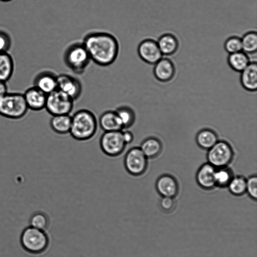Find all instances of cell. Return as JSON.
Wrapping results in <instances>:
<instances>
[{"label": "cell", "mask_w": 257, "mask_h": 257, "mask_svg": "<svg viewBox=\"0 0 257 257\" xmlns=\"http://www.w3.org/2000/svg\"><path fill=\"white\" fill-rule=\"evenodd\" d=\"M14 71V61L12 56L7 52L0 53V80L7 82Z\"/></svg>", "instance_id": "44dd1931"}, {"label": "cell", "mask_w": 257, "mask_h": 257, "mask_svg": "<svg viewBox=\"0 0 257 257\" xmlns=\"http://www.w3.org/2000/svg\"><path fill=\"white\" fill-rule=\"evenodd\" d=\"M74 100L60 90L47 94L45 108L52 115L70 114L74 106Z\"/></svg>", "instance_id": "8992f818"}, {"label": "cell", "mask_w": 257, "mask_h": 257, "mask_svg": "<svg viewBox=\"0 0 257 257\" xmlns=\"http://www.w3.org/2000/svg\"><path fill=\"white\" fill-rule=\"evenodd\" d=\"M12 0H0V1L3 2H9L10 1H12Z\"/></svg>", "instance_id": "d590c367"}, {"label": "cell", "mask_w": 257, "mask_h": 257, "mask_svg": "<svg viewBox=\"0 0 257 257\" xmlns=\"http://www.w3.org/2000/svg\"><path fill=\"white\" fill-rule=\"evenodd\" d=\"M233 177L231 170L225 167L216 168L215 173L216 186L221 187L227 186L228 183Z\"/></svg>", "instance_id": "83f0119b"}, {"label": "cell", "mask_w": 257, "mask_h": 257, "mask_svg": "<svg viewBox=\"0 0 257 257\" xmlns=\"http://www.w3.org/2000/svg\"><path fill=\"white\" fill-rule=\"evenodd\" d=\"M57 89L75 101L81 95L82 86L80 81L75 77L63 73L57 75Z\"/></svg>", "instance_id": "30bf717a"}, {"label": "cell", "mask_w": 257, "mask_h": 257, "mask_svg": "<svg viewBox=\"0 0 257 257\" xmlns=\"http://www.w3.org/2000/svg\"><path fill=\"white\" fill-rule=\"evenodd\" d=\"M98 122L94 114L86 109L77 110L71 115V124L69 134L78 141L88 140L95 135Z\"/></svg>", "instance_id": "7a4b0ae2"}, {"label": "cell", "mask_w": 257, "mask_h": 257, "mask_svg": "<svg viewBox=\"0 0 257 257\" xmlns=\"http://www.w3.org/2000/svg\"><path fill=\"white\" fill-rule=\"evenodd\" d=\"M122 138L126 145L131 144L134 141V135L133 132L128 129L121 130Z\"/></svg>", "instance_id": "836d02e7"}, {"label": "cell", "mask_w": 257, "mask_h": 257, "mask_svg": "<svg viewBox=\"0 0 257 257\" xmlns=\"http://www.w3.org/2000/svg\"><path fill=\"white\" fill-rule=\"evenodd\" d=\"M225 50L229 54L242 51L241 38L237 36H231L224 42Z\"/></svg>", "instance_id": "f1b7e54d"}, {"label": "cell", "mask_w": 257, "mask_h": 257, "mask_svg": "<svg viewBox=\"0 0 257 257\" xmlns=\"http://www.w3.org/2000/svg\"><path fill=\"white\" fill-rule=\"evenodd\" d=\"M227 187L233 195L240 196L246 192V179L242 176H233Z\"/></svg>", "instance_id": "4316f807"}, {"label": "cell", "mask_w": 257, "mask_h": 257, "mask_svg": "<svg viewBox=\"0 0 257 257\" xmlns=\"http://www.w3.org/2000/svg\"><path fill=\"white\" fill-rule=\"evenodd\" d=\"M139 147L148 159L157 157L161 153L162 148L160 141L153 137L144 140Z\"/></svg>", "instance_id": "603a6c76"}, {"label": "cell", "mask_w": 257, "mask_h": 257, "mask_svg": "<svg viewBox=\"0 0 257 257\" xmlns=\"http://www.w3.org/2000/svg\"><path fill=\"white\" fill-rule=\"evenodd\" d=\"M30 225L33 227L43 230L48 225L47 217L42 213H36L31 217Z\"/></svg>", "instance_id": "f546056e"}, {"label": "cell", "mask_w": 257, "mask_h": 257, "mask_svg": "<svg viewBox=\"0 0 257 257\" xmlns=\"http://www.w3.org/2000/svg\"><path fill=\"white\" fill-rule=\"evenodd\" d=\"M11 45L10 36L6 32L0 30V53L8 52Z\"/></svg>", "instance_id": "1f68e13d"}, {"label": "cell", "mask_w": 257, "mask_h": 257, "mask_svg": "<svg viewBox=\"0 0 257 257\" xmlns=\"http://www.w3.org/2000/svg\"><path fill=\"white\" fill-rule=\"evenodd\" d=\"M123 129H128L134 124L136 114L134 110L128 106H120L114 110Z\"/></svg>", "instance_id": "cb8c5ba5"}, {"label": "cell", "mask_w": 257, "mask_h": 257, "mask_svg": "<svg viewBox=\"0 0 257 257\" xmlns=\"http://www.w3.org/2000/svg\"><path fill=\"white\" fill-rule=\"evenodd\" d=\"M196 142L201 148L208 150L218 142V138L214 132L204 129L197 135Z\"/></svg>", "instance_id": "d4e9b609"}, {"label": "cell", "mask_w": 257, "mask_h": 257, "mask_svg": "<svg viewBox=\"0 0 257 257\" xmlns=\"http://www.w3.org/2000/svg\"><path fill=\"white\" fill-rule=\"evenodd\" d=\"M124 166L131 175L139 176L143 175L148 167V158L139 147L128 150L124 158Z\"/></svg>", "instance_id": "ba28073f"}, {"label": "cell", "mask_w": 257, "mask_h": 257, "mask_svg": "<svg viewBox=\"0 0 257 257\" xmlns=\"http://www.w3.org/2000/svg\"><path fill=\"white\" fill-rule=\"evenodd\" d=\"M21 242L26 251L37 254L46 248L48 239L43 230L30 226L25 229L22 232Z\"/></svg>", "instance_id": "5b68a950"}, {"label": "cell", "mask_w": 257, "mask_h": 257, "mask_svg": "<svg viewBox=\"0 0 257 257\" xmlns=\"http://www.w3.org/2000/svg\"><path fill=\"white\" fill-rule=\"evenodd\" d=\"M138 54L144 62L151 65L155 64L163 56L157 42L152 39H146L140 42Z\"/></svg>", "instance_id": "8fae6325"}, {"label": "cell", "mask_w": 257, "mask_h": 257, "mask_svg": "<svg viewBox=\"0 0 257 257\" xmlns=\"http://www.w3.org/2000/svg\"><path fill=\"white\" fill-rule=\"evenodd\" d=\"M216 168L209 163L201 166L196 174V181L201 187L206 190H210L216 186Z\"/></svg>", "instance_id": "9a60e30c"}, {"label": "cell", "mask_w": 257, "mask_h": 257, "mask_svg": "<svg viewBox=\"0 0 257 257\" xmlns=\"http://www.w3.org/2000/svg\"><path fill=\"white\" fill-rule=\"evenodd\" d=\"M157 42L163 55H173L179 48V41L177 38L171 33H165L161 35Z\"/></svg>", "instance_id": "d6986e66"}, {"label": "cell", "mask_w": 257, "mask_h": 257, "mask_svg": "<svg viewBox=\"0 0 257 257\" xmlns=\"http://www.w3.org/2000/svg\"><path fill=\"white\" fill-rule=\"evenodd\" d=\"M240 83L246 90L253 92L257 89V63L250 62L247 66L240 72Z\"/></svg>", "instance_id": "e0dca14e"}, {"label": "cell", "mask_w": 257, "mask_h": 257, "mask_svg": "<svg viewBox=\"0 0 257 257\" xmlns=\"http://www.w3.org/2000/svg\"><path fill=\"white\" fill-rule=\"evenodd\" d=\"M63 60L66 66L78 75L84 72L91 61L82 42L68 46L64 51Z\"/></svg>", "instance_id": "277c9868"}, {"label": "cell", "mask_w": 257, "mask_h": 257, "mask_svg": "<svg viewBox=\"0 0 257 257\" xmlns=\"http://www.w3.org/2000/svg\"><path fill=\"white\" fill-rule=\"evenodd\" d=\"M34 86L48 94L57 89V75L51 71H42L35 77Z\"/></svg>", "instance_id": "5bb4252c"}, {"label": "cell", "mask_w": 257, "mask_h": 257, "mask_svg": "<svg viewBox=\"0 0 257 257\" xmlns=\"http://www.w3.org/2000/svg\"><path fill=\"white\" fill-rule=\"evenodd\" d=\"M233 152L230 145L225 141H218L208 149V163L216 168L226 167L232 161Z\"/></svg>", "instance_id": "9c48e42d"}, {"label": "cell", "mask_w": 257, "mask_h": 257, "mask_svg": "<svg viewBox=\"0 0 257 257\" xmlns=\"http://www.w3.org/2000/svg\"><path fill=\"white\" fill-rule=\"evenodd\" d=\"M160 205L162 210L170 212L174 208L175 201L173 197H163L160 200Z\"/></svg>", "instance_id": "d6a6232c"}, {"label": "cell", "mask_w": 257, "mask_h": 257, "mask_svg": "<svg viewBox=\"0 0 257 257\" xmlns=\"http://www.w3.org/2000/svg\"><path fill=\"white\" fill-rule=\"evenodd\" d=\"M71 124V115L60 114L52 115L50 120L51 129L56 133L65 135L69 133Z\"/></svg>", "instance_id": "ffe728a7"}, {"label": "cell", "mask_w": 257, "mask_h": 257, "mask_svg": "<svg viewBox=\"0 0 257 257\" xmlns=\"http://www.w3.org/2000/svg\"><path fill=\"white\" fill-rule=\"evenodd\" d=\"M99 145L103 153L111 157L121 155L126 146L121 131L104 132L100 137Z\"/></svg>", "instance_id": "52a82bcc"}, {"label": "cell", "mask_w": 257, "mask_h": 257, "mask_svg": "<svg viewBox=\"0 0 257 257\" xmlns=\"http://www.w3.org/2000/svg\"><path fill=\"white\" fill-rule=\"evenodd\" d=\"M227 62L230 67L235 71L241 72L250 62L248 55L242 51L229 54Z\"/></svg>", "instance_id": "7402d4cb"}, {"label": "cell", "mask_w": 257, "mask_h": 257, "mask_svg": "<svg viewBox=\"0 0 257 257\" xmlns=\"http://www.w3.org/2000/svg\"><path fill=\"white\" fill-rule=\"evenodd\" d=\"M28 111L23 93L8 92L0 97V115L5 118L22 119Z\"/></svg>", "instance_id": "3957f363"}, {"label": "cell", "mask_w": 257, "mask_h": 257, "mask_svg": "<svg viewBox=\"0 0 257 257\" xmlns=\"http://www.w3.org/2000/svg\"><path fill=\"white\" fill-rule=\"evenodd\" d=\"M23 94L29 110L40 111L45 108L47 94L36 87L28 88Z\"/></svg>", "instance_id": "7c38bea8"}, {"label": "cell", "mask_w": 257, "mask_h": 257, "mask_svg": "<svg viewBox=\"0 0 257 257\" xmlns=\"http://www.w3.org/2000/svg\"><path fill=\"white\" fill-rule=\"evenodd\" d=\"M154 65L153 73L158 81L167 82L171 80L174 77L176 69L171 59L162 57Z\"/></svg>", "instance_id": "4fadbf2b"}, {"label": "cell", "mask_w": 257, "mask_h": 257, "mask_svg": "<svg viewBox=\"0 0 257 257\" xmlns=\"http://www.w3.org/2000/svg\"><path fill=\"white\" fill-rule=\"evenodd\" d=\"M246 192L253 199L257 198V177L255 175L250 176L246 179Z\"/></svg>", "instance_id": "4dcf8cb0"}, {"label": "cell", "mask_w": 257, "mask_h": 257, "mask_svg": "<svg viewBox=\"0 0 257 257\" xmlns=\"http://www.w3.org/2000/svg\"><path fill=\"white\" fill-rule=\"evenodd\" d=\"M7 82L0 80V97L8 92Z\"/></svg>", "instance_id": "e575fe53"}, {"label": "cell", "mask_w": 257, "mask_h": 257, "mask_svg": "<svg viewBox=\"0 0 257 257\" xmlns=\"http://www.w3.org/2000/svg\"><path fill=\"white\" fill-rule=\"evenodd\" d=\"M82 43L91 60L101 66L112 64L119 53L118 40L113 35L105 32H93L87 34Z\"/></svg>", "instance_id": "6da1fadb"}, {"label": "cell", "mask_w": 257, "mask_h": 257, "mask_svg": "<svg viewBox=\"0 0 257 257\" xmlns=\"http://www.w3.org/2000/svg\"><path fill=\"white\" fill-rule=\"evenodd\" d=\"M98 123L104 132L122 130V127L115 110H108L100 116Z\"/></svg>", "instance_id": "ac0fdd59"}, {"label": "cell", "mask_w": 257, "mask_h": 257, "mask_svg": "<svg viewBox=\"0 0 257 257\" xmlns=\"http://www.w3.org/2000/svg\"><path fill=\"white\" fill-rule=\"evenodd\" d=\"M242 51L248 54H253L257 50V33L251 31L247 32L241 38Z\"/></svg>", "instance_id": "484cf974"}, {"label": "cell", "mask_w": 257, "mask_h": 257, "mask_svg": "<svg viewBox=\"0 0 257 257\" xmlns=\"http://www.w3.org/2000/svg\"><path fill=\"white\" fill-rule=\"evenodd\" d=\"M156 187L158 193L163 197L173 198L178 192V184L176 180L169 175L160 176L157 180Z\"/></svg>", "instance_id": "2e32d148"}]
</instances>
